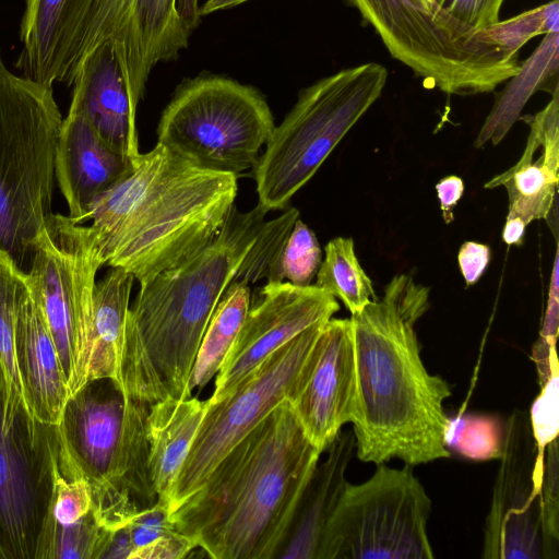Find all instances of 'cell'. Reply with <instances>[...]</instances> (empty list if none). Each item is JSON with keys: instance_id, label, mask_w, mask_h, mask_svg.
Returning <instances> with one entry per match:
<instances>
[{"instance_id": "cell-7", "label": "cell", "mask_w": 559, "mask_h": 559, "mask_svg": "<svg viewBox=\"0 0 559 559\" xmlns=\"http://www.w3.org/2000/svg\"><path fill=\"white\" fill-rule=\"evenodd\" d=\"M386 80L382 64L366 62L300 91L253 167L258 204L266 212L285 209L381 96Z\"/></svg>"}, {"instance_id": "cell-4", "label": "cell", "mask_w": 559, "mask_h": 559, "mask_svg": "<svg viewBox=\"0 0 559 559\" xmlns=\"http://www.w3.org/2000/svg\"><path fill=\"white\" fill-rule=\"evenodd\" d=\"M237 189L236 175L197 166L157 143L95 200L87 219L105 264L142 285L215 238Z\"/></svg>"}, {"instance_id": "cell-40", "label": "cell", "mask_w": 559, "mask_h": 559, "mask_svg": "<svg viewBox=\"0 0 559 559\" xmlns=\"http://www.w3.org/2000/svg\"><path fill=\"white\" fill-rule=\"evenodd\" d=\"M457 261L466 286L474 285L490 261V248L484 243L465 241L460 247Z\"/></svg>"}, {"instance_id": "cell-15", "label": "cell", "mask_w": 559, "mask_h": 559, "mask_svg": "<svg viewBox=\"0 0 559 559\" xmlns=\"http://www.w3.org/2000/svg\"><path fill=\"white\" fill-rule=\"evenodd\" d=\"M338 309L336 298L314 284L262 286L217 372L209 401L217 403L227 397L270 355L310 326L328 321Z\"/></svg>"}, {"instance_id": "cell-47", "label": "cell", "mask_w": 559, "mask_h": 559, "mask_svg": "<svg viewBox=\"0 0 559 559\" xmlns=\"http://www.w3.org/2000/svg\"><path fill=\"white\" fill-rule=\"evenodd\" d=\"M0 559H2L1 554H0Z\"/></svg>"}, {"instance_id": "cell-31", "label": "cell", "mask_w": 559, "mask_h": 559, "mask_svg": "<svg viewBox=\"0 0 559 559\" xmlns=\"http://www.w3.org/2000/svg\"><path fill=\"white\" fill-rule=\"evenodd\" d=\"M506 421L499 416L466 414L449 418L447 449L475 461L499 459L502 452Z\"/></svg>"}, {"instance_id": "cell-37", "label": "cell", "mask_w": 559, "mask_h": 559, "mask_svg": "<svg viewBox=\"0 0 559 559\" xmlns=\"http://www.w3.org/2000/svg\"><path fill=\"white\" fill-rule=\"evenodd\" d=\"M127 527L132 545L131 556L138 549L176 530L169 518V506L159 499L151 508L138 513Z\"/></svg>"}, {"instance_id": "cell-20", "label": "cell", "mask_w": 559, "mask_h": 559, "mask_svg": "<svg viewBox=\"0 0 559 559\" xmlns=\"http://www.w3.org/2000/svg\"><path fill=\"white\" fill-rule=\"evenodd\" d=\"M14 354L28 409L37 420L58 425L71 394L38 294L26 273L15 309Z\"/></svg>"}, {"instance_id": "cell-1", "label": "cell", "mask_w": 559, "mask_h": 559, "mask_svg": "<svg viewBox=\"0 0 559 559\" xmlns=\"http://www.w3.org/2000/svg\"><path fill=\"white\" fill-rule=\"evenodd\" d=\"M429 308V288L397 274L381 298L352 314L357 409L356 454L374 464L400 459L426 464L450 457L448 382L430 374L420 357L415 323Z\"/></svg>"}, {"instance_id": "cell-45", "label": "cell", "mask_w": 559, "mask_h": 559, "mask_svg": "<svg viewBox=\"0 0 559 559\" xmlns=\"http://www.w3.org/2000/svg\"><path fill=\"white\" fill-rule=\"evenodd\" d=\"M246 1L248 0H206V2L200 7L199 13L200 16H204L216 11L236 7Z\"/></svg>"}, {"instance_id": "cell-14", "label": "cell", "mask_w": 559, "mask_h": 559, "mask_svg": "<svg viewBox=\"0 0 559 559\" xmlns=\"http://www.w3.org/2000/svg\"><path fill=\"white\" fill-rule=\"evenodd\" d=\"M544 452L537 445L528 414L513 411L506 420L483 558L545 559L540 498Z\"/></svg>"}, {"instance_id": "cell-33", "label": "cell", "mask_w": 559, "mask_h": 559, "mask_svg": "<svg viewBox=\"0 0 559 559\" xmlns=\"http://www.w3.org/2000/svg\"><path fill=\"white\" fill-rule=\"evenodd\" d=\"M110 534L92 510L72 524H55L51 559H100Z\"/></svg>"}, {"instance_id": "cell-25", "label": "cell", "mask_w": 559, "mask_h": 559, "mask_svg": "<svg viewBox=\"0 0 559 559\" xmlns=\"http://www.w3.org/2000/svg\"><path fill=\"white\" fill-rule=\"evenodd\" d=\"M559 32L545 34L533 53L520 63L518 72L497 95L474 141L475 147L497 145L509 132L527 100L538 91L552 93L559 87Z\"/></svg>"}, {"instance_id": "cell-29", "label": "cell", "mask_w": 559, "mask_h": 559, "mask_svg": "<svg viewBox=\"0 0 559 559\" xmlns=\"http://www.w3.org/2000/svg\"><path fill=\"white\" fill-rule=\"evenodd\" d=\"M24 275L13 259L0 250V364L5 379L3 424L11 421L25 403L14 354V317Z\"/></svg>"}, {"instance_id": "cell-16", "label": "cell", "mask_w": 559, "mask_h": 559, "mask_svg": "<svg viewBox=\"0 0 559 559\" xmlns=\"http://www.w3.org/2000/svg\"><path fill=\"white\" fill-rule=\"evenodd\" d=\"M307 439L322 453L353 423L357 409L355 350L349 319H329L298 386L288 400Z\"/></svg>"}, {"instance_id": "cell-9", "label": "cell", "mask_w": 559, "mask_h": 559, "mask_svg": "<svg viewBox=\"0 0 559 559\" xmlns=\"http://www.w3.org/2000/svg\"><path fill=\"white\" fill-rule=\"evenodd\" d=\"M275 128L255 88L203 75L185 81L164 109L157 143L202 168L238 175L253 168Z\"/></svg>"}, {"instance_id": "cell-43", "label": "cell", "mask_w": 559, "mask_h": 559, "mask_svg": "<svg viewBox=\"0 0 559 559\" xmlns=\"http://www.w3.org/2000/svg\"><path fill=\"white\" fill-rule=\"evenodd\" d=\"M175 8L185 27L192 33L201 17L198 0H175Z\"/></svg>"}, {"instance_id": "cell-23", "label": "cell", "mask_w": 559, "mask_h": 559, "mask_svg": "<svg viewBox=\"0 0 559 559\" xmlns=\"http://www.w3.org/2000/svg\"><path fill=\"white\" fill-rule=\"evenodd\" d=\"M209 400L166 399L150 404L146 417L148 466L158 499L168 496L206 414Z\"/></svg>"}, {"instance_id": "cell-17", "label": "cell", "mask_w": 559, "mask_h": 559, "mask_svg": "<svg viewBox=\"0 0 559 559\" xmlns=\"http://www.w3.org/2000/svg\"><path fill=\"white\" fill-rule=\"evenodd\" d=\"M108 0H25L20 25L22 75L48 86L72 84Z\"/></svg>"}, {"instance_id": "cell-34", "label": "cell", "mask_w": 559, "mask_h": 559, "mask_svg": "<svg viewBox=\"0 0 559 559\" xmlns=\"http://www.w3.org/2000/svg\"><path fill=\"white\" fill-rule=\"evenodd\" d=\"M545 559L558 558L559 544V451L558 437L549 441L544 452L540 485Z\"/></svg>"}, {"instance_id": "cell-2", "label": "cell", "mask_w": 559, "mask_h": 559, "mask_svg": "<svg viewBox=\"0 0 559 559\" xmlns=\"http://www.w3.org/2000/svg\"><path fill=\"white\" fill-rule=\"evenodd\" d=\"M321 454L285 400L169 518L176 531L193 538L211 558H277Z\"/></svg>"}, {"instance_id": "cell-42", "label": "cell", "mask_w": 559, "mask_h": 559, "mask_svg": "<svg viewBox=\"0 0 559 559\" xmlns=\"http://www.w3.org/2000/svg\"><path fill=\"white\" fill-rule=\"evenodd\" d=\"M132 545L128 527L111 532L100 559H130Z\"/></svg>"}, {"instance_id": "cell-30", "label": "cell", "mask_w": 559, "mask_h": 559, "mask_svg": "<svg viewBox=\"0 0 559 559\" xmlns=\"http://www.w3.org/2000/svg\"><path fill=\"white\" fill-rule=\"evenodd\" d=\"M321 262L322 250L314 231L298 218L277 246L269 262L265 278L267 283L288 282L297 286H309Z\"/></svg>"}, {"instance_id": "cell-38", "label": "cell", "mask_w": 559, "mask_h": 559, "mask_svg": "<svg viewBox=\"0 0 559 559\" xmlns=\"http://www.w3.org/2000/svg\"><path fill=\"white\" fill-rule=\"evenodd\" d=\"M504 0H444L441 8L464 25L481 31L499 22Z\"/></svg>"}, {"instance_id": "cell-39", "label": "cell", "mask_w": 559, "mask_h": 559, "mask_svg": "<svg viewBox=\"0 0 559 559\" xmlns=\"http://www.w3.org/2000/svg\"><path fill=\"white\" fill-rule=\"evenodd\" d=\"M197 547L193 538L173 530L134 551L131 559H182Z\"/></svg>"}, {"instance_id": "cell-22", "label": "cell", "mask_w": 559, "mask_h": 559, "mask_svg": "<svg viewBox=\"0 0 559 559\" xmlns=\"http://www.w3.org/2000/svg\"><path fill=\"white\" fill-rule=\"evenodd\" d=\"M356 449L353 431H340L325 460L317 464L301 496L281 559H316L324 527L348 481L346 469Z\"/></svg>"}, {"instance_id": "cell-5", "label": "cell", "mask_w": 559, "mask_h": 559, "mask_svg": "<svg viewBox=\"0 0 559 559\" xmlns=\"http://www.w3.org/2000/svg\"><path fill=\"white\" fill-rule=\"evenodd\" d=\"M150 404L112 379L88 381L68 400L58 424L62 455L91 490V510L107 531L127 526L158 499L148 466Z\"/></svg>"}, {"instance_id": "cell-46", "label": "cell", "mask_w": 559, "mask_h": 559, "mask_svg": "<svg viewBox=\"0 0 559 559\" xmlns=\"http://www.w3.org/2000/svg\"><path fill=\"white\" fill-rule=\"evenodd\" d=\"M440 7L443 3L444 0H435Z\"/></svg>"}, {"instance_id": "cell-12", "label": "cell", "mask_w": 559, "mask_h": 559, "mask_svg": "<svg viewBox=\"0 0 559 559\" xmlns=\"http://www.w3.org/2000/svg\"><path fill=\"white\" fill-rule=\"evenodd\" d=\"M4 394L0 364V554L2 559H51L59 427L37 420L25 403L3 424Z\"/></svg>"}, {"instance_id": "cell-36", "label": "cell", "mask_w": 559, "mask_h": 559, "mask_svg": "<svg viewBox=\"0 0 559 559\" xmlns=\"http://www.w3.org/2000/svg\"><path fill=\"white\" fill-rule=\"evenodd\" d=\"M528 415L531 427L540 451L558 437V371L543 384Z\"/></svg>"}, {"instance_id": "cell-35", "label": "cell", "mask_w": 559, "mask_h": 559, "mask_svg": "<svg viewBox=\"0 0 559 559\" xmlns=\"http://www.w3.org/2000/svg\"><path fill=\"white\" fill-rule=\"evenodd\" d=\"M91 490L80 475L66 476L60 469L55 483L52 518L56 525H69L91 511Z\"/></svg>"}, {"instance_id": "cell-26", "label": "cell", "mask_w": 559, "mask_h": 559, "mask_svg": "<svg viewBox=\"0 0 559 559\" xmlns=\"http://www.w3.org/2000/svg\"><path fill=\"white\" fill-rule=\"evenodd\" d=\"M133 281L123 269L110 267L96 282L88 381L109 378L122 390L120 367Z\"/></svg>"}, {"instance_id": "cell-8", "label": "cell", "mask_w": 559, "mask_h": 559, "mask_svg": "<svg viewBox=\"0 0 559 559\" xmlns=\"http://www.w3.org/2000/svg\"><path fill=\"white\" fill-rule=\"evenodd\" d=\"M390 55L448 95L490 93L513 76L511 56L448 14L435 0H347Z\"/></svg>"}, {"instance_id": "cell-13", "label": "cell", "mask_w": 559, "mask_h": 559, "mask_svg": "<svg viewBox=\"0 0 559 559\" xmlns=\"http://www.w3.org/2000/svg\"><path fill=\"white\" fill-rule=\"evenodd\" d=\"M326 321L317 323L270 355L206 414L171 485L169 513L198 490L218 462L280 403L295 393Z\"/></svg>"}, {"instance_id": "cell-44", "label": "cell", "mask_w": 559, "mask_h": 559, "mask_svg": "<svg viewBox=\"0 0 559 559\" xmlns=\"http://www.w3.org/2000/svg\"><path fill=\"white\" fill-rule=\"evenodd\" d=\"M526 226L527 225L518 217L506 218V223L502 229L503 241L510 246H522Z\"/></svg>"}, {"instance_id": "cell-41", "label": "cell", "mask_w": 559, "mask_h": 559, "mask_svg": "<svg viewBox=\"0 0 559 559\" xmlns=\"http://www.w3.org/2000/svg\"><path fill=\"white\" fill-rule=\"evenodd\" d=\"M437 195L440 202L442 217L445 224L453 219V207L457 204L464 192V182L461 177L448 176L436 185Z\"/></svg>"}, {"instance_id": "cell-32", "label": "cell", "mask_w": 559, "mask_h": 559, "mask_svg": "<svg viewBox=\"0 0 559 559\" xmlns=\"http://www.w3.org/2000/svg\"><path fill=\"white\" fill-rule=\"evenodd\" d=\"M481 31L492 45L511 56H519V50L532 38L559 32V0H551Z\"/></svg>"}, {"instance_id": "cell-19", "label": "cell", "mask_w": 559, "mask_h": 559, "mask_svg": "<svg viewBox=\"0 0 559 559\" xmlns=\"http://www.w3.org/2000/svg\"><path fill=\"white\" fill-rule=\"evenodd\" d=\"M136 158V157H135ZM106 143L78 109L70 107L58 140L55 171L69 217L82 224L95 200L133 168L134 159Z\"/></svg>"}, {"instance_id": "cell-10", "label": "cell", "mask_w": 559, "mask_h": 559, "mask_svg": "<svg viewBox=\"0 0 559 559\" xmlns=\"http://www.w3.org/2000/svg\"><path fill=\"white\" fill-rule=\"evenodd\" d=\"M104 264L92 226L53 213L44 221L26 274L38 294L71 395L88 382L94 290Z\"/></svg>"}, {"instance_id": "cell-18", "label": "cell", "mask_w": 559, "mask_h": 559, "mask_svg": "<svg viewBox=\"0 0 559 559\" xmlns=\"http://www.w3.org/2000/svg\"><path fill=\"white\" fill-rule=\"evenodd\" d=\"M70 107L88 120L99 136L131 158L138 157L139 136L134 98L123 74L115 43L103 39L82 57L72 84Z\"/></svg>"}, {"instance_id": "cell-28", "label": "cell", "mask_w": 559, "mask_h": 559, "mask_svg": "<svg viewBox=\"0 0 559 559\" xmlns=\"http://www.w3.org/2000/svg\"><path fill=\"white\" fill-rule=\"evenodd\" d=\"M314 285L338 298L350 314L360 312L377 298L372 282L356 257L350 237H336L326 243Z\"/></svg>"}, {"instance_id": "cell-24", "label": "cell", "mask_w": 559, "mask_h": 559, "mask_svg": "<svg viewBox=\"0 0 559 559\" xmlns=\"http://www.w3.org/2000/svg\"><path fill=\"white\" fill-rule=\"evenodd\" d=\"M190 35L176 12L175 0H138L131 24L127 79L139 102L153 68L158 62L177 59L188 47Z\"/></svg>"}, {"instance_id": "cell-11", "label": "cell", "mask_w": 559, "mask_h": 559, "mask_svg": "<svg viewBox=\"0 0 559 559\" xmlns=\"http://www.w3.org/2000/svg\"><path fill=\"white\" fill-rule=\"evenodd\" d=\"M347 484L322 533L316 559H431V501L413 466L377 465Z\"/></svg>"}, {"instance_id": "cell-3", "label": "cell", "mask_w": 559, "mask_h": 559, "mask_svg": "<svg viewBox=\"0 0 559 559\" xmlns=\"http://www.w3.org/2000/svg\"><path fill=\"white\" fill-rule=\"evenodd\" d=\"M267 212L234 206L201 250L140 285L129 307L121 356L123 393L153 404L191 396L189 376L211 317L238 280Z\"/></svg>"}, {"instance_id": "cell-6", "label": "cell", "mask_w": 559, "mask_h": 559, "mask_svg": "<svg viewBox=\"0 0 559 559\" xmlns=\"http://www.w3.org/2000/svg\"><path fill=\"white\" fill-rule=\"evenodd\" d=\"M62 121L52 87L15 74L0 49V250L25 273L52 213Z\"/></svg>"}, {"instance_id": "cell-27", "label": "cell", "mask_w": 559, "mask_h": 559, "mask_svg": "<svg viewBox=\"0 0 559 559\" xmlns=\"http://www.w3.org/2000/svg\"><path fill=\"white\" fill-rule=\"evenodd\" d=\"M251 305L248 283L233 282L218 301L197 353L187 390H201L218 372L243 324Z\"/></svg>"}, {"instance_id": "cell-21", "label": "cell", "mask_w": 559, "mask_h": 559, "mask_svg": "<svg viewBox=\"0 0 559 559\" xmlns=\"http://www.w3.org/2000/svg\"><path fill=\"white\" fill-rule=\"evenodd\" d=\"M535 115L520 117L532 128L518 163L485 183L486 189L503 186L508 193L507 218L526 225L546 219L557 203L559 180V87Z\"/></svg>"}]
</instances>
